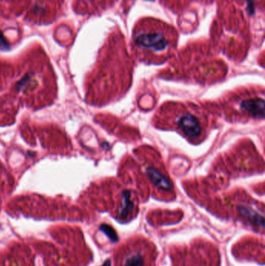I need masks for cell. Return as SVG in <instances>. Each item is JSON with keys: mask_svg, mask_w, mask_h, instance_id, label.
I'll list each match as a JSON object with an SVG mask.
<instances>
[{"mask_svg": "<svg viewBox=\"0 0 265 266\" xmlns=\"http://www.w3.org/2000/svg\"><path fill=\"white\" fill-rule=\"evenodd\" d=\"M104 266H107V263H106V264H105V265H104Z\"/></svg>", "mask_w": 265, "mask_h": 266, "instance_id": "obj_7", "label": "cell"}, {"mask_svg": "<svg viewBox=\"0 0 265 266\" xmlns=\"http://www.w3.org/2000/svg\"><path fill=\"white\" fill-rule=\"evenodd\" d=\"M178 34L175 29L161 20L145 19L134 27L132 51L139 61L161 63L175 49Z\"/></svg>", "mask_w": 265, "mask_h": 266, "instance_id": "obj_3", "label": "cell"}, {"mask_svg": "<svg viewBox=\"0 0 265 266\" xmlns=\"http://www.w3.org/2000/svg\"><path fill=\"white\" fill-rule=\"evenodd\" d=\"M265 90L260 86L240 87L228 92L217 102L225 119L248 123L265 119Z\"/></svg>", "mask_w": 265, "mask_h": 266, "instance_id": "obj_4", "label": "cell"}, {"mask_svg": "<svg viewBox=\"0 0 265 266\" xmlns=\"http://www.w3.org/2000/svg\"><path fill=\"white\" fill-rule=\"evenodd\" d=\"M152 123L160 130L177 132L192 144L202 142L211 127L207 110L181 101L165 103L155 114Z\"/></svg>", "mask_w": 265, "mask_h": 266, "instance_id": "obj_1", "label": "cell"}, {"mask_svg": "<svg viewBox=\"0 0 265 266\" xmlns=\"http://www.w3.org/2000/svg\"><path fill=\"white\" fill-rule=\"evenodd\" d=\"M145 256L141 248H132L123 258L122 266H145Z\"/></svg>", "mask_w": 265, "mask_h": 266, "instance_id": "obj_6", "label": "cell"}, {"mask_svg": "<svg viewBox=\"0 0 265 266\" xmlns=\"http://www.w3.org/2000/svg\"><path fill=\"white\" fill-rule=\"evenodd\" d=\"M142 160L145 177L156 193L174 196V188L164 171H162L160 164H152V160L148 158H142Z\"/></svg>", "mask_w": 265, "mask_h": 266, "instance_id": "obj_5", "label": "cell"}, {"mask_svg": "<svg viewBox=\"0 0 265 266\" xmlns=\"http://www.w3.org/2000/svg\"><path fill=\"white\" fill-rule=\"evenodd\" d=\"M95 80L97 89V104H106L119 99L131 85V60L128 56L123 44L117 47L108 48L100 61Z\"/></svg>", "mask_w": 265, "mask_h": 266, "instance_id": "obj_2", "label": "cell"}]
</instances>
